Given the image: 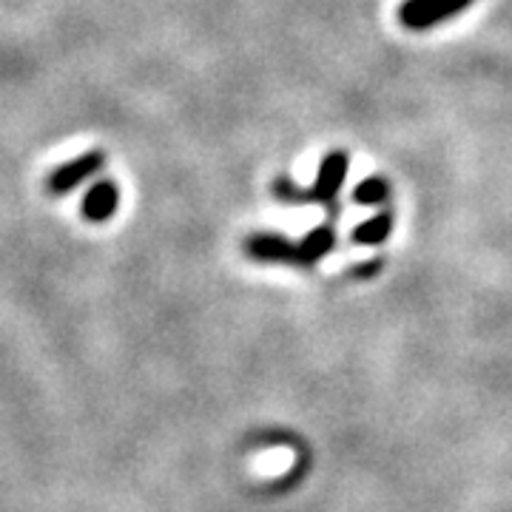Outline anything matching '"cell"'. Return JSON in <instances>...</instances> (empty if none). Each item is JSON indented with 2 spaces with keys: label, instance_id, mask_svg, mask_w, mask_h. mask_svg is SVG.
<instances>
[{
  "label": "cell",
  "instance_id": "obj_1",
  "mask_svg": "<svg viewBox=\"0 0 512 512\" xmlns=\"http://www.w3.org/2000/svg\"><path fill=\"white\" fill-rule=\"evenodd\" d=\"M476 0H402L399 6V23L404 29L424 32L433 29L444 20L456 18L461 12H467Z\"/></svg>",
  "mask_w": 512,
  "mask_h": 512
},
{
  "label": "cell",
  "instance_id": "obj_2",
  "mask_svg": "<svg viewBox=\"0 0 512 512\" xmlns=\"http://www.w3.org/2000/svg\"><path fill=\"white\" fill-rule=\"evenodd\" d=\"M103 165H106V151H86V154L74 157L46 177V194L66 197L69 191L80 188V183H86L97 171H103Z\"/></svg>",
  "mask_w": 512,
  "mask_h": 512
},
{
  "label": "cell",
  "instance_id": "obj_3",
  "mask_svg": "<svg viewBox=\"0 0 512 512\" xmlns=\"http://www.w3.org/2000/svg\"><path fill=\"white\" fill-rule=\"evenodd\" d=\"M348 165V151H342V148H333L322 157L319 171H316V183L311 185L313 202H333L339 197L345 177H348Z\"/></svg>",
  "mask_w": 512,
  "mask_h": 512
},
{
  "label": "cell",
  "instance_id": "obj_4",
  "mask_svg": "<svg viewBox=\"0 0 512 512\" xmlns=\"http://www.w3.org/2000/svg\"><path fill=\"white\" fill-rule=\"evenodd\" d=\"M117 205H120V191H117L114 180H100V183H94L86 191L83 205H80V214H83L86 222L100 225V222H109L114 217Z\"/></svg>",
  "mask_w": 512,
  "mask_h": 512
},
{
  "label": "cell",
  "instance_id": "obj_5",
  "mask_svg": "<svg viewBox=\"0 0 512 512\" xmlns=\"http://www.w3.org/2000/svg\"><path fill=\"white\" fill-rule=\"evenodd\" d=\"M245 254L256 262H296V245L279 234H251L245 239Z\"/></svg>",
  "mask_w": 512,
  "mask_h": 512
},
{
  "label": "cell",
  "instance_id": "obj_6",
  "mask_svg": "<svg viewBox=\"0 0 512 512\" xmlns=\"http://www.w3.org/2000/svg\"><path fill=\"white\" fill-rule=\"evenodd\" d=\"M336 245V231L333 225H319L308 237L296 245V265H316L322 256H328Z\"/></svg>",
  "mask_w": 512,
  "mask_h": 512
},
{
  "label": "cell",
  "instance_id": "obj_7",
  "mask_svg": "<svg viewBox=\"0 0 512 512\" xmlns=\"http://www.w3.org/2000/svg\"><path fill=\"white\" fill-rule=\"evenodd\" d=\"M390 231H393V214H390V211H379L376 217L359 222V225L353 228L350 239L359 242V245H382L384 239L390 237Z\"/></svg>",
  "mask_w": 512,
  "mask_h": 512
},
{
  "label": "cell",
  "instance_id": "obj_8",
  "mask_svg": "<svg viewBox=\"0 0 512 512\" xmlns=\"http://www.w3.org/2000/svg\"><path fill=\"white\" fill-rule=\"evenodd\" d=\"M353 200L359 202V205H384V202L390 200V185L384 177H367L362 183L353 188Z\"/></svg>",
  "mask_w": 512,
  "mask_h": 512
},
{
  "label": "cell",
  "instance_id": "obj_9",
  "mask_svg": "<svg viewBox=\"0 0 512 512\" xmlns=\"http://www.w3.org/2000/svg\"><path fill=\"white\" fill-rule=\"evenodd\" d=\"M274 197H276V200L285 202V205L313 202L311 188H302L299 183H293L291 177H276V180H274Z\"/></svg>",
  "mask_w": 512,
  "mask_h": 512
}]
</instances>
